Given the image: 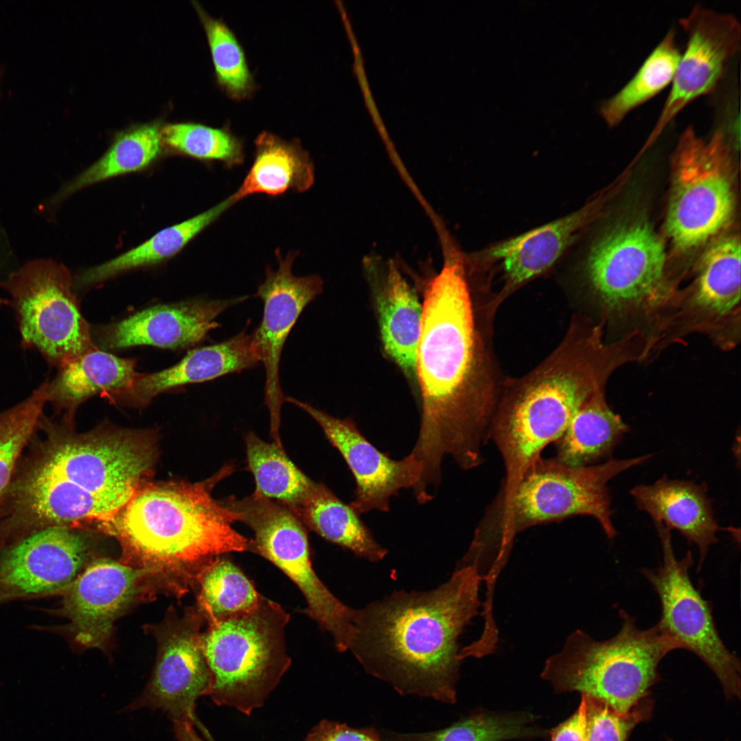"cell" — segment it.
<instances>
[{"mask_svg": "<svg viewBox=\"0 0 741 741\" xmlns=\"http://www.w3.org/2000/svg\"><path fill=\"white\" fill-rule=\"evenodd\" d=\"M152 441L142 433L73 432L44 414L0 504V551L44 528L106 521L151 472Z\"/></svg>", "mask_w": 741, "mask_h": 741, "instance_id": "obj_1", "label": "cell"}, {"mask_svg": "<svg viewBox=\"0 0 741 741\" xmlns=\"http://www.w3.org/2000/svg\"><path fill=\"white\" fill-rule=\"evenodd\" d=\"M471 302L462 259L449 257L426 287L416 354L422 410L410 454L427 484L441 480L447 456L464 470L484 460L497 402L484 388Z\"/></svg>", "mask_w": 741, "mask_h": 741, "instance_id": "obj_2", "label": "cell"}, {"mask_svg": "<svg viewBox=\"0 0 741 741\" xmlns=\"http://www.w3.org/2000/svg\"><path fill=\"white\" fill-rule=\"evenodd\" d=\"M481 582L473 568H456L434 589L395 591L356 609L348 651L400 694L456 703L458 639L482 606Z\"/></svg>", "mask_w": 741, "mask_h": 741, "instance_id": "obj_3", "label": "cell"}, {"mask_svg": "<svg viewBox=\"0 0 741 741\" xmlns=\"http://www.w3.org/2000/svg\"><path fill=\"white\" fill-rule=\"evenodd\" d=\"M230 472L226 467L193 484H141L113 517L102 522L121 545L122 563L185 593L215 557L248 550L250 541L232 527L240 521L239 514L211 494Z\"/></svg>", "mask_w": 741, "mask_h": 741, "instance_id": "obj_4", "label": "cell"}, {"mask_svg": "<svg viewBox=\"0 0 741 741\" xmlns=\"http://www.w3.org/2000/svg\"><path fill=\"white\" fill-rule=\"evenodd\" d=\"M602 335L599 325L572 329L547 360L497 402L489 432L505 468L497 494L512 493L583 403L605 388L612 373L627 363L622 346L606 343Z\"/></svg>", "mask_w": 741, "mask_h": 741, "instance_id": "obj_5", "label": "cell"}, {"mask_svg": "<svg viewBox=\"0 0 741 741\" xmlns=\"http://www.w3.org/2000/svg\"><path fill=\"white\" fill-rule=\"evenodd\" d=\"M650 457L569 467L554 458L541 456L525 471L512 493L497 495L487 507L457 565L473 568L486 587L493 588L519 533L576 516L594 518L607 537L613 539L617 532L607 483Z\"/></svg>", "mask_w": 741, "mask_h": 741, "instance_id": "obj_6", "label": "cell"}, {"mask_svg": "<svg viewBox=\"0 0 741 741\" xmlns=\"http://www.w3.org/2000/svg\"><path fill=\"white\" fill-rule=\"evenodd\" d=\"M666 252L658 235L642 221L604 233L589 250L585 272L605 320L631 326L657 338L680 293L668 279Z\"/></svg>", "mask_w": 741, "mask_h": 741, "instance_id": "obj_7", "label": "cell"}, {"mask_svg": "<svg viewBox=\"0 0 741 741\" xmlns=\"http://www.w3.org/2000/svg\"><path fill=\"white\" fill-rule=\"evenodd\" d=\"M620 617L621 628L607 640L580 630L572 633L562 650L547 659L541 677L556 692H578L620 713L649 696L660 662L680 647L657 624L642 629L622 609Z\"/></svg>", "mask_w": 741, "mask_h": 741, "instance_id": "obj_8", "label": "cell"}, {"mask_svg": "<svg viewBox=\"0 0 741 741\" xmlns=\"http://www.w3.org/2000/svg\"><path fill=\"white\" fill-rule=\"evenodd\" d=\"M289 620L280 604L262 596L246 612L207 620L201 641L214 703L248 715L263 704L291 663L285 637Z\"/></svg>", "mask_w": 741, "mask_h": 741, "instance_id": "obj_9", "label": "cell"}, {"mask_svg": "<svg viewBox=\"0 0 741 741\" xmlns=\"http://www.w3.org/2000/svg\"><path fill=\"white\" fill-rule=\"evenodd\" d=\"M727 132L708 139L690 126L672 156V186L666 232L679 250L697 248L729 224L735 211L732 150Z\"/></svg>", "mask_w": 741, "mask_h": 741, "instance_id": "obj_10", "label": "cell"}, {"mask_svg": "<svg viewBox=\"0 0 741 741\" xmlns=\"http://www.w3.org/2000/svg\"><path fill=\"white\" fill-rule=\"evenodd\" d=\"M11 297L21 346L35 349L51 366L97 348L73 290L71 275L49 259L30 261L0 280Z\"/></svg>", "mask_w": 741, "mask_h": 741, "instance_id": "obj_11", "label": "cell"}, {"mask_svg": "<svg viewBox=\"0 0 741 741\" xmlns=\"http://www.w3.org/2000/svg\"><path fill=\"white\" fill-rule=\"evenodd\" d=\"M228 506L254 532L249 550L272 562L299 588L307 604L303 611L332 637L340 652L348 651L356 609L336 598L314 572L306 532L285 505L257 493L230 497Z\"/></svg>", "mask_w": 741, "mask_h": 741, "instance_id": "obj_12", "label": "cell"}, {"mask_svg": "<svg viewBox=\"0 0 741 741\" xmlns=\"http://www.w3.org/2000/svg\"><path fill=\"white\" fill-rule=\"evenodd\" d=\"M662 550V563L640 572L652 585L661 604L658 626L672 638L680 649L701 659L714 673L725 696L740 697V661L722 640L716 628L712 608L694 585L689 570L694 563L688 551L677 559L670 530L654 522Z\"/></svg>", "mask_w": 741, "mask_h": 741, "instance_id": "obj_13", "label": "cell"}, {"mask_svg": "<svg viewBox=\"0 0 741 741\" xmlns=\"http://www.w3.org/2000/svg\"><path fill=\"white\" fill-rule=\"evenodd\" d=\"M740 240L731 235L704 252L691 285L680 292L666 340L698 333L720 348L731 349L740 339Z\"/></svg>", "mask_w": 741, "mask_h": 741, "instance_id": "obj_14", "label": "cell"}, {"mask_svg": "<svg viewBox=\"0 0 741 741\" xmlns=\"http://www.w3.org/2000/svg\"><path fill=\"white\" fill-rule=\"evenodd\" d=\"M202 615L188 610L182 618L169 614L156 626L158 657L150 681L129 706L159 709L174 721L194 724L196 702L209 695L211 674L202 648Z\"/></svg>", "mask_w": 741, "mask_h": 741, "instance_id": "obj_15", "label": "cell"}, {"mask_svg": "<svg viewBox=\"0 0 741 741\" xmlns=\"http://www.w3.org/2000/svg\"><path fill=\"white\" fill-rule=\"evenodd\" d=\"M87 536L54 526L0 551V607L58 596L90 563Z\"/></svg>", "mask_w": 741, "mask_h": 741, "instance_id": "obj_16", "label": "cell"}, {"mask_svg": "<svg viewBox=\"0 0 741 741\" xmlns=\"http://www.w3.org/2000/svg\"><path fill=\"white\" fill-rule=\"evenodd\" d=\"M679 23L687 35L686 48L681 54L670 91L646 146L689 103L715 89L728 62L740 47V23L731 14L696 5Z\"/></svg>", "mask_w": 741, "mask_h": 741, "instance_id": "obj_17", "label": "cell"}, {"mask_svg": "<svg viewBox=\"0 0 741 741\" xmlns=\"http://www.w3.org/2000/svg\"><path fill=\"white\" fill-rule=\"evenodd\" d=\"M147 580L140 569L109 558L93 560L58 595V607L39 609L67 620L62 631L77 644L104 649L115 620Z\"/></svg>", "mask_w": 741, "mask_h": 741, "instance_id": "obj_18", "label": "cell"}, {"mask_svg": "<svg viewBox=\"0 0 741 741\" xmlns=\"http://www.w3.org/2000/svg\"><path fill=\"white\" fill-rule=\"evenodd\" d=\"M298 254L291 252L283 258L278 249V268L274 271L266 269L265 281L256 293L263 301V312L252 336L259 362L265 368V403L274 438H279L281 408L285 399L279 377L283 347L304 308L322 292L323 281L318 275L293 274L292 267Z\"/></svg>", "mask_w": 741, "mask_h": 741, "instance_id": "obj_19", "label": "cell"}, {"mask_svg": "<svg viewBox=\"0 0 741 741\" xmlns=\"http://www.w3.org/2000/svg\"><path fill=\"white\" fill-rule=\"evenodd\" d=\"M285 401L311 416L344 458L355 482L350 505L358 514L388 512L392 496L413 489L419 482L422 467L410 454L401 460L392 459L377 449L351 419L334 417L293 397H287Z\"/></svg>", "mask_w": 741, "mask_h": 741, "instance_id": "obj_20", "label": "cell"}, {"mask_svg": "<svg viewBox=\"0 0 741 741\" xmlns=\"http://www.w3.org/2000/svg\"><path fill=\"white\" fill-rule=\"evenodd\" d=\"M248 297L227 300L196 299L158 305L91 332L93 342L102 350L139 345L165 349L184 348L202 341L218 327L217 317Z\"/></svg>", "mask_w": 741, "mask_h": 741, "instance_id": "obj_21", "label": "cell"}, {"mask_svg": "<svg viewBox=\"0 0 741 741\" xmlns=\"http://www.w3.org/2000/svg\"><path fill=\"white\" fill-rule=\"evenodd\" d=\"M364 266L375 294L384 350L412 379L423 314L418 296L392 260L368 256Z\"/></svg>", "mask_w": 741, "mask_h": 741, "instance_id": "obj_22", "label": "cell"}, {"mask_svg": "<svg viewBox=\"0 0 741 741\" xmlns=\"http://www.w3.org/2000/svg\"><path fill=\"white\" fill-rule=\"evenodd\" d=\"M259 362L252 336L244 330L221 342L189 351L169 368L154 373H137L128 388L106 396L117 402L144 405L159 393L174 388L240 372Z\"/></svg>", "mask_w": 741, "mask_h": 741, "instance_id": "obj_23", "label": "cell"}, {"mask_svg": "<svg viewBox=\"0 0 741 741\" xmlns=\"http://www.w3.org/2000/svg\"><path fill=\"white\" fill-rule=\"evenodd\" d=\"M596 202L563 217L494 244L473 257L499 263L506 287H516L549 269L598 211Z\"/></svg>", "mask_w": 741, "mask_h": 741, "instance_id": "obj_24", "label": "cell"}, {"mask_svg": "<svg viewBox=\"0 0 741 741\" xmlns=\"http://www.w3.org/2000/svg\"><path fill=\"white\" fill-rule=\"evenodd\" d=\"M706 491L703 484L666 476L631 490L638 510L648 513L654 522L677 530L697 547L699 569L718 541L716 533L720 529Z\"/></svg>", "mask_w": 741, "mask_h": 741, "instance_id": "obj_25", "label": "cell"}, {"mask_svg": "<svg viewBox=\"0 0 741 741\" xmlns=\"http://www.w3.org/2000/svg\"><path fill=\"white\" fill-rule=\"evenodd\" d=\"M136 360L95 348L58 368L47 381V399L62 420L71 424L77 407L88 398L128 388L137 375Z\"/></svg>", "mask_w": 741, "mask_h": 741, "instance_id": "obj_26", "label": "cell"}, {"mask_svg": "<svg viewBox=\"0 0 741 741\" xmlns=\"http://www.w3.org/2000/svg\"><path fill=\"white\" fill-rule=\"evenodd\" d=\"M253 163L236 191L237 202L256 193L277 196L307 191L314 183L313 162L296 139L285 141L267 132L255 141Z\"/></svg>", "mask_w": 741, "mask_h": 741, "instance_id": "obj_27", "label": "cell"}, {"mask_svg": "<svg viewBox=\"0 0 741 741\" xmlns=\"http://www.w3.org/2000/svg\"><path fill=\"white\" fill-rule=\"evenodd\" d=\"M290 510L321 537L356 556L375 563L388 554L360 515L323 484L314 482L303 499Z\"/></svg>", "mask_w": 741, "mask_h": 741, "instance_id": "obj_28", "label": "cell"}, {"mask_svg": "<svg viewBox=\"0 0 741 741\" xmlns=\"http://www.w3.org/2000/svg\"><path fill=\"white\" fill-rule=\"evenodd\" d=\"M628 430L609 406L605 388L598 389L583 403L555 443L554 458L569 467L598 464L611 456Z\"/></svg>", "mask_w": 741, "mask_h": 741, "instance_id": "obj_29", "label": "cell"}, {"mask_svg": "<svg viewBox=\"0 0 741 741\" xmlns=\"http://www.w3.org/2000/svg\"><path fill=\"white\" fill-rule=\"evenodd\" d=\"M235 203L237 201L231 195L209 209L159 231L130 250L86 270L78 277V285H93L122 272L155 264L173 256Z\"/></svg>", "mask_w": 741, "mask_h": 741, "instance_id": "obj_30", "label": "cell"}, {"mask_svg": "<svg viewBox=\"0 0 741 741\" xmlns=\"http://www.w3.org/2000/svg\"><path fill=\"white\" fill-rule=\"evenodd\" d=\"M161 126L154 121L120 132L98 161L62 187L47 204H57L86 186L148 166L161 151Z\"/></svg>", "mask_w": 741, "mask_h": 741, "instance_id": "obj_31", "label": "cell"}, {"mask_svg": "<svg viewBox=\"0 0 741 741\" xmlns=\"http://www.w3.org/2000/svg\"><path fill=\"white\" fill-rule=\"evenodd\" d=\"M680 56L675 32L671 29L634 76L600 105V113L608 126L618 124L630 111L671 83Z\"/></svg>", "mask_w": 741, "mask_h": 741, "instance_id": "obj_32", "label": "cell"}, {"mask_svg": "<svg viewBox=\"0 0 741 741\" xmlns=\"http://www.w3.org/2000/svg\"><path fill=\"white\" fill-rule=\"evenodd\" d=\"M246 441L248 467L256 482L255 492L293 508L306 496L314 481L290 460L282 446L263 441L253 433L248 434Z\"/></svg>", "mask_w": 741, "mask_h": 741, "instance_id": "obj_33", "label": "cell"}, {"mask_svg": "<svg viewBox=\"0 0 741 741\" xmlns=\"http://www.w3.org/2000/svg\"><path fill=\"white\" fill-rule=\"evenodd\" d=\"M199 611L207 620L224 618L246 612L259 602L261 595L253 584L231 561L216 556L196 578Z\"/></svg>", "mask_w": 741, "mask_h": 741, "instance_id": "obj_34", "label": "cell"}, {"mask_svg": "<svg viewBox=\"0 0 741 741\" xmlns=\"http://www.w3.org/2000/svg\"><path fill=\"white\" fill-rule=\"evenodd\" d=\"M527 714H474L443 729L418 733L386 731L384 741H503L539 735Z\"/></svg>", "mask_w": 741, "mask_h": 741, "instance_id": "obj_35", "label": "cell"}, {"mask_svg": "<svg viewBox=\"0 0 741 741\" xmlns=\"http://www.w3.org/2000/svg\"><path fill=\"white\" fill-rule=\"evenodd\" d=\"M47 381L25 400L0 412V504L24 450L36 433L47 403Z\"/></svg>", "mask_w": 741, "mask_h": 741, "instance_id": "obj_36", "label": "cell"}, {"mask_svg": "<svg viewBox=\"0 0 741 741\" xmlns=\"http://www.w3.org/2000/svg\"><path fill=\"white\" fill-rule=\"evenodd\" d=\"M162 145L178 152L206 161H218L228 168L244 160L241 139L226 128L194 122H178L161 126Z\"/></svg>", "mask_w": 741, "mask_h": 741, "instance_id": "obj_37", "label": "cell"}, {"mask_svg": "<svg viewBox=\"0 0 741 741\" xmlns=\"http://www.w3.org/2000/svg\"><path fill=\"white\" fill-rule=\"evenodd\" d=\"M194 7L205 30L218 84L233 99L246 98L255 84L241 45L223 21L211 16L198 3Z\"/></svg>", "mask_w": 741, "mask_h": 741, "instance_id": "obj_38", "label": "cell"}, {"mask_svg": "<svg viewBox=\"0 0 741 741\" xmlns=\"http://www.w3.org/2000/svg\"><path fill=\"white\" fill-rule=\"evenodd\" d=\"M586 741H627L638 724L652 716L653 701L647 696L627 713H620L606 703L585 694Z\"/></svg>", "mask_w": 741, "mask_h": 741, "instance_id": "obj_39", "label": "cell"}, {"mask_svg": "<svg viewBox=\"0 0 741 741\" xmlns=\"http://www.w3.org/2000/svg\"><path fill=\"white\" fill-rule=\"evenodd\" d=\"M305 741H384L373 727L354 729L327 720H322L308 734Z\"/></svg>", "mask_w": 741, "mask_h": 741, "instance_id": "obj_40", "label": "cell"}, {"mask_svg": "<svg viewBox=\"0 0 741 741\" xmlns=\"http://www.w3.org/2000/svg\"><path fill=\"white\" fill-rule=\"evenodd\" d=\"M586 707L583 696L578 709L550 732L551 741H586Z\"/></svg>", "mask_w": 741, "mask_h": 741, "instance_id": "obj_41", "label": "cell"}, {"mask_svg": "<svg viewBox=\"0 0 741 741\" xmlns=\"http://www.w3.org/2000/svg\"><path fill=\"white\" fill-rule=\"evenodd\" d=\"M177 741H203L196 733L193 724L186 721H174Z\"/></svg>", "mask_w": 741, "mask_h": 741, "instance_id": "obj_42", "label": "cell"}, {"mask_svg": "<svg viewBox=\"0 0 741 741\" xmlns=\"http://www.w3.org/2000/svg\"><path fill=\"white\" fill-rule=\"evenodd\" d=\"M6 259V250L5 242L0 231V267L2 266Z\"/></svg>", "mask_w": 741, "mask_h": 741, "instance_id": "obj_43", "label": "cell"}, {"mask_svg": "<svg viewBox=\"0 0 741 741\" xmlns=\"http://www.w3.org/2000/svg\"><path fill=\"white\" fill-rule=\"evenodd\" d=\"M0 78H1V71H0Z\"/></svg>", "mask_w": 741, "mask_h": 741, "instance_id": "obj_44", "label": "cell"}, {"mask_svg": "<svg viewBox=\"0 0 741 741\" xmlns=\"http://www.w3.org/2000/svg\"><path fill=\"white\" fill-rule=\"evenodd\" d=\"M670 741V740H669ZM671 741V740H670Z\"/></svg>", "mask_w": 741, "mask_h": 741, "instance_id": "obj_45", "label": "cell"}]
</instances>
